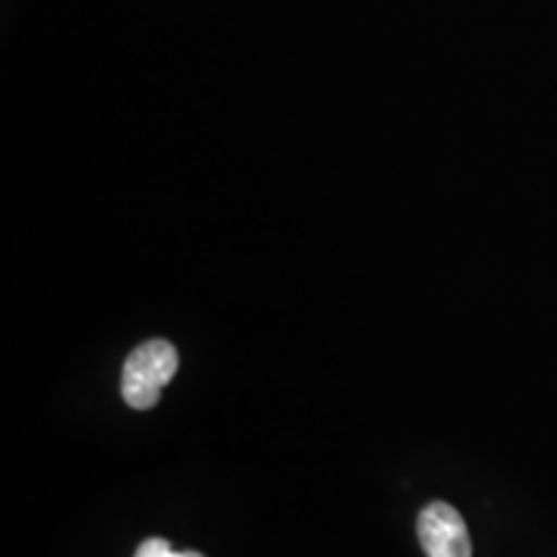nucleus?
Here are the masks:
<instances>
[{
    "mask_svg": "<svg viewBox=\"0 0 557 557\" xmlns=\"http://www.w3.org/2000/svg\"><path fill=\"white\" fill-rule=\"evenodd\" d=\"M178 372V351L163 338H152L129 354L122 372L124 403L135 410L156 408L160 393Z\"/></svg>",
    "mask_w": 557,
    "mask_h": 557,
    "instance_id": "1",
    "label": "nucleus"
},
{
    "mask_svg": "<svg viewBox=\"0 0 557 557\" xmlns=\"http://www.w3.org/2000/svg\"><path fill=\"white\" fill-rule=\"evenodd\" d=\"M418 540L429 557H472L470 532L457 508L444 500L429 504L418 517Z\"/></svg>",
    "mask_w": 557,
    "mask_h": 557,
    "instance_id": "2",
    "label": "nucleus"
},
{
    "mask_svg": "<svg viewBox=\"0 0 557 557\" xmlns=\"http://www.w3.org/2000/svg\"><path fill=\"white\" fill-rule=\"evenodd\" d=\"M135 557H205L199 553H176L165 540H148L143 542Z\"/></svg>",
    "mask_w": 557,
    "mask_h": 557,
    "instance_id": "3",
    "label": "nucleus"
}]
</instances>
